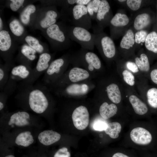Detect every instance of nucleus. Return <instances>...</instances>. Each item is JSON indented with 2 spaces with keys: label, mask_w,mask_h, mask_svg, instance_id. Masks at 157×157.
<instances>
[{
  "label": "nucleus",
  "mask_w": 157,
  "mask_h": 157,
  "mask_svg": "<svg viewBox=\"0 0 157 157\" xmlns=\"http://www.w3.org/2000/svg\"><path fill=\"white\" fill-rule=\"evenodd\" d=\"M112 157H129L122 153L118 152L115 154Z\"/></svg>",
  "instance_id": "c03bdc74"
},
{
  "label": "nucleus",
  "mask_w": 157,
  "mask_h": 157,
  "mask_svg": "<svg viewBox=\"0 0 157 157\" xmlns=\"http://www.w3.org/2000/svg\"><path fill=\"white\" fill-rule=\"evenodd\" d=\"M95 80H89L70 84L49 89L55 95L59 97L76 99H83L95 89Z\"/></svg>",
  "instance_id": "7ed1b4c3"
},
{
  "label": "nucleus",
  "mask_w": 157,
  "mask_h": 157,
  "mask_svg": "<svg viewBox=\"0 0 157 157\" xmlns=\"http://www.w3.org/2000/svg\"><path fill=\"white\" fill-rule=\"evenodd\" d=\"M108 123L104 120L101 119H97L94 121L92 127L94 130L97 131L105 130Z\"/></svg>",
  "instance_id": "4c0bfd02"
},
{
  "label": "nucleus",
  "mask_w": 157,
  "mask_h": 157,
  "mask_svg": "<svg viewBox=\"0 0 157 157\" xmlns=\"http://www.w3.org/2000/svg\"><path fill=\"white\" fill-rule=\"evenodd\" d=\"M60 27L59 24H55L47 28V33L57 44H61L62 48H69L72 42L68 35L67 28L63 30Z\"/></svg>",
  "instance_id": "9b49d317"
},
{
  "label": "nucleus",
  "mask_w": 157,
  "mask_h": 157,
  "mask_svg": "<svg viewBox=\"0 0 157 157\" xmlns=\"http://www.w3.org/2000/svg\"><path fill=\"white\" fill-rule=\"evenodd\" d=\"M35 10L34 5L30 4L27 6L20 15V19L22 22L25 24H28L30 22L31 15L34 13Z\"/></svg>",
  "instance_id": "2f4dec72"
},
{
  "label": "nucleus",
  "mask_w": 157,
  "mask_h": 157,
  "mask_svg": "<svg viewBox=\"0 0 157 157\" xmlns=\"http://www.w3.org/2000/svg\"><path fill=\"white\" fill-rule=\"evenodd\" d=\"M146 97L149 106L153 108L157 109V88H149L147 91Z\"/></svg>",
  "instance_id": "c756f323"
},
{
  "label": "nucleus",
  "mask_w": 157,
  "mask_h": 157,
  "mask_svg": "<svg viewBox=\"0 0 157 157\" xmlns=\"http://www.w3.org/2000/svg\"><path fill=\"white\" fill-rule=\"evenodd\" d=\"M129 22V19L126 14L120 13H116L110 22L111 35L114 32L117 28L126 26Z\"/></svg>",
  "instance_id": "a211bd4d"
},
{
  "label": "nucleus",
  "mask_w": 157,
  "mask_h": 157,
  "mask_svg": "<svg viewBox=\"0 0 157 157\" xmlns=\"http://www.w3.org/2000/svg\"><path fill=\"white\" fill-rule=\"evenodd\" d=\"M72 119L75 127L79 130H83L88 126L89 113L87 107L80 105L76 107L72 113Z\"/></svg>",
  "instance_id": "f8f14e48"
},
{
  "label": "nucleus",
  "mask_w": 157,
  "mask_h": 157,
  "mask_svg": "<svg viewBox=\"0 0 157 157\" xmlns=\"http://www.w3.org/2000/svg\"><path fill=\"white\" fill-rule=\"evenodd\" d=\"M9 27L12 33L17 36H21L24 31L23 27L16 19H14L10 22Z\"/></svg>",
  "instance_id": "f704fd0d"
},
{
  "label": "nucleus",
  "mask_w": 157,
  "mask_h": 157,
  "mask_svg": "<svg viewBox=\"0 0 157 157\" xmlns=\"http://www.w3.org/2000/svg\"><path fill=\"white\" fill-rule=\"evenodd\" d=\"M98 82L105 85H104L103 89L96 87V88L106 95L110 101L114 104H118L120 102L122 98L121 93L119 87L117 84L111 82H107V83H106L105 84L99 81Z\"/></svg>",
  "instance_id": "4468645a"
},
{
  "label": "nucleus",
  "mask_w": 157,
  "mask_h": 157,
  "mask_svg": "<svg viewBox=\"0 0 157 157\" xmlns=\"http://www.w3.org/2000/svg\"><path fill=\"white\" fill-rule=\"evenodd\" d=\"M144 44L148 50L157 54V33L153 31L148 33Z\"/></svg>",
  "instance_id": "393cba45"
},
{
  "label": "nucleus",
  "mask_w": 157,
  "mask_h": 157,
  "mask_svg": "<svg viewBox=\"0 0 157 157\" xmlns=\"http://www.w3.org/2000/svg\"><path fill=\"white\" fill-rule=\"evenodd\" d=\"M150 77L152 82L157 85V68L151 69L150 73Z\"/></svg>",
  "instance_id": "37998d69"
},
{
  "label": "nucleus",
  "mask_w": 157,
  "mask_h": 157,
  "mask_svg": "<svg viewBox=\"0 0 157 157\" xmlns=\"http://www.w3.org/2000/svg\"><path fill=\"white\" fill-rule=\"evenodd\" d=\"M129 100L135 113L139 115H143L148 111L146 105L134 95H130Z\"/></svg>",
  "instance_id": "aec40b11"
},
{
  "label": "nucleus",
  "mask_w": 157,
  "mask_h": 157,
  "mask_svg": "<svg viewBox=\"0 0 157 157\" xmlns=\"http://www.w3.org/2000/svg\"><path fill=\"white\" fill-rule=\"evenodd\" d=\"M127 68L134 73H136L139 71V69L135 62L128 61L126 63Z\"/></svg>",
  "instance_id": "79ce46f5"
},
{
  "label": "nucleus",
  "mask_w": 157,
  "mask_h": 157,
  "mask_svg": "<svg viewBox=\"0 0 157 157\" xmlns=\"http://www.w3.org/2000/svg\"><path fill=\"white\" fill-rule=\"evenodd\" d=\"M118 2H123L126 1V0H119L117 1Z\"/></svg>",
  "instance_id": "de8ad7c7"
},
{
  "label": "nucleus",
  "mask_w": 157,
  "mask_h": 157,
  "mask_svg": "<svg viewBox=\"0 0 157 157\" xmlns=\"http://www.w3.org/2000/svg\"><path fill=\"white\" fill-rule=\"evenodd\" d=\"M32 70L29 66L22 64L13 67L3 91L8 96L11 95L17 89L18 85L29 77Z\"/></svg>",
  "instance_id": "0eeeda50"
},
{
  "label": "nucleus",
  "mask_w": 157,
  "mask_h": 157,
  "mask_svg": "<svg viewBox=\"0 0 157 157\" xmlns=\"http://www.w3.org/2000/svg\"><path fill=\"white\" fill-rule=\"evenodd\" d=\"M71 55L67 53L51 62L44 73L43 78L44 84L48 87L61 77L70 64Z\"/></svg>",
  "instance_id": "20e7f679"
},
{
  "label": "nucleus",
  "mask_w": 157,
  "mask_h": 157,
  "mask_svg": "<svg viewBox=\"0 0 157 157\" xmlns=\"http://www.w3.org/2000/svg\"><path fill=\"white\" fill-rule=\"evenodd\" d=\"M148 34L144 30L137 31L135 34V43L138 44L144 43Z\"/></svg>",
  "instance_id": "c9c22d12"
},
{
  "label": "nucleus",
  "mask_w": 157,
  "mask_h": 157,
  "mask_svg": "<svg viewBox=\"0 0 157 157\" xmlns=\"http://www.w3.org/2000/svg\"><path fill=\"white\" fill-rule=\"evenodd\" d=\"M12 67L8 64L0 65V90L1 91H3L5 88L8 80L10 74Z\"/></svg>",
  "instance_id": "a878e982"
},
{
  "label": "nucleus",
  "mask_w": 157,
  "mask_h": 157,
  "mask_svg": "<svg viewBox=\"0 0 157 157\" xmlns=\"http://www.w3.org/2000/svg\"><path fill=\"white\" fill-rule=\"evenodd\" d=\"M70 15L71 22L74 26L82 27L88 30L92 27V19L86 6L77 5L74 6Z\"/></svg>",
  "instance_id": "1a4fd4ad"
},
{
  "label": "nucleus",
  "mask_w": 157,
  "mask_h": 157,
  "mask_svg": "<svg viewBox=\"0 0 157 157\" xmlns=\"http://www.w3.org/2000/svg\"><path fill=\"white\" fill-rule=\"evenodd\" d=\"M4 157H15L14 155H8L4 156Z\"/></svg>",
  "instance_id": "49530a36"
},
{
  "label": "nucleus",
  "mask_w": 157,
  "mask_h": 157,
  "mask_svg": "<svg viewBox=\"0 0 157 157\" xmlns=\"http://www.w3.org/2000/svg\"><path fill=\"white\" fill-rule=\"evenodd\" d=\"M17 89L15 98L23 108L41 115L46 114L51 110L53 97L44 84H19Z\"/></svg>",
  "instance_id": "f257e3e1"
},
{
  "label": "nucleus",
  "mask_w": 157,
  "mask_h": 157,
  "mask_svg": "<svg viewBox=\"0 0 157 157\" xmlns=\"http://www.w3.org/2000/svg\"><path fill=\"white\" fill-rule=\"evenodd\" d=\"M36 51L34 49L26 45L23 46L21 49L22 55L29 61H32L36 58Z\"/></svg>",
  "instance_id": "72a5a7b5"
},
{
  "label": "nucleus",
  "mask_w": 157,
  "mask_h": 157,
  "mask_svg": "<svg viewBox=\"0 0 157 157\" xmlns=\"http://www.w3.org/2000/svg\"><path fill=\"white\" fill-rule=\"evenodd\" d=\"M121 129V126L120 123L117 122H113L108 124L104 131L111 138L115 139L118 137Z\"/></svg>",
  "instance_id": "cd10ccee"
},
{
  "label": "nucleus",
  "mask_w": 157,
  "mask_h": 157,
  "mask_svg": "<svg viewBox=\"0 0 157 157\" xmlns=\"http://www.w3.org/2000/svg\"><path fill=\"white\" fill-rule=\"evenodd\" d=\"M102 29L98 26L93 28L94 44L104 59L109 62L116 55V47L113 39L104 33Z\"/></svg>",
  "instance_id": "39448f33"
},
{
  "label": "nucleus",
  "mask_w": 157,
  "mask_h": 157,
  "mask_svg": "<svg viewBox=\"0 0 157 157\" xmlns=\"http://www.w3.org/2000/svg\"><path fill=\"white\" fill-rule=\"evenodd\" d=\"M51 55L48 53H44L40 55L35 67L32 69L29 77L19 84L33 85L39 77L44 73L52 60Z\"/></svg>",
  "instance_id": "9d476101"
},
{
  "label": "nucleus",
  "mask_w": 157,
  "mask_h": 157,
  "mask_svg": "<svg viewBox=\"0 0 157 157\" xmlns=\"http://www.w3.org/2000/svg\"><path fill=\"white\" fill-rule=\"evenodd\" d=\"M95 79L94 76L85 69L73 67L67 70L55 83L48 87L51 89L70 84Z\"/></svg>",
  "instance_id": "423d86ee"
},
{
  "label": "nucleus",
  "mask_w": 157,
  "mask_h": 157,
  "mask_svg": "<svg viewBox=\"0 0 157 157\" xmlns=\"http://www.w3.org/2000/svg\"><path fill=\"white\" fill-rule=\"evenodd\" d=\"M60 138L59 133L51 130L44 131L41 132L38 136L39 142L45 146L52 144L58 141Z\"/></svg>",
  "instance_id": "f3484780"
},
{
  "label": "nucleus",
  "mask_w": 157,
  "mask_h": 157,
  "mask_svg": "<svg viewBox=\"0 0 157 157\" xmlns=\"http://www.w3.org/2000/svg\"></svg>",
  "instance_id": "09e8293b"
},
{
  "label": "nucleus",
  "mask_w": 157,
  "mask_h": 157,
  "mask_svg": "<svg viewBox=\"0 0 157 157\" xmlns=\"http://www.w3.org/2000/svg\"><path fill=\"white\" fill-rule=\"evenodd\" d=\"M117 110V107L115 104H109L107 102H104L100 106L99 111L101 117L106 120L115 115Z\"/></svg>",
  "instance_id": "6ab92c4d"
},
{
  "label": "nucleus",
  "mask_w": 157,
  "mask_h": 157,
  "mask_svg": "<svg viewBox=\"0 0 157 157\" xmlns=\"http://www.w3.org/2000/svg\"><path fill=\"white\" fill-rule=\"evenodd\" d=\"M101 0H91L86 6L88 14L91 19L95 20Z\"/></svg>",
  "instance_id": "7c9ffc66"
},
{
  "label": "nucleus",
  "mask_w": 157,
  "mask_h": 157,
  "mask_svg": "<svg viewBox=\"0 0 157 157\" xmlns=\"http://www.w3.org/2000/svg\"><path fill=\"white\" fill-rule=\"evenodd\" d=\"M11 44V40L8 32L5 30L0 32V50L3 52L8 51Z\"/></svg>",
  "instance_id": "c85d7f7f"
},
{
  "label": "nucleus",
  "mask_w": 157,
  "mask_h": 157,
  "mask_svg": "<svg viewBox=\"0 0 157 157\" xmlns=\"http://www.w3.org/2000/svg\"><path fill=\"white\" fill-rule=\"evenodd\" d=\"M122 75L124 81L127 84L131 86L134 85L135 77L131 72L125 69L123 71Z\"/></svg>",
  "instance_id": "e433bc0d"
},
{
  "label": "nucleus",
  "mask_w": 157,
  "mask_h": 157,
  "mask_svg": "<svg viewBox=\"0 0 157 157\" xmlns=\"http://www.w3.org/2000/svg\"><path fill=\"white\" fill-rule=\"evenodd\" d=\"M142 1L141 0H128L126 1V3L131 10L135 11L140 8Z\"/></svg>",
  "instance_id": "58836bf2"
},
{
  "label": "nucleus",
  "mask_w": 157,
  "mask_h": 157,
  "mask_svg": "<svg viewBox=\"0 0 157 157\" xmlns=\"http://www.w3.org/2000/svg\"><path fill=\"white\" fill-rule=\"evenodd\" d=\"M113 17L108 2L106 0H101L95 19L97 26L103 29L108 26Z\"/></svg>",
  "instance_id": "ddd939ff"
},
{
  "label": "nucleus",
  "mask_w": 157,
  "mask_h": 157,
  "mask_svg": "<svg viewBox=\"0 0 157 157\" xmlns=\"http://www.w3.org/2000/svg\"><path fill=\"white\" fill-rule=\"evenodd\" d=\"M53 157H71V154L67 148L64 147L59 149L55 153Z\"/></svg>",
  "instance_id": "ea45409f"
},
{
  "label": "nucleus",
  "mask_w": 157,
  "mask_h": 157,
  "mask_svg": "<svg viewBox=\"0 0 157 157\" xmlns=\"http://www.w3.org/2000/svg\"><path fill=\"white\" fill-rule=\"evenodd\" d=\"M9 115V125H15L17 126L23 127L29 124V120L31 116L27 111H19L10 113Z\"/></svg>",
  "instance_id": "dca6fc26"
},
{
  "label": "nucleus",
  "mask_w": 157,
  "mask_h": 157,
  "mask_svg": "<svg viewBox=\"0 0 157 157\" xmlns=\"http://www.w3.org/2000/svg\"><path fill=\"white\" fill-rule=\"evenodd\" d=\"M135 62L140 71L146 72L150 71V68L149 60L145 54L142 53L140 54V57H136L135 59Z\"/></svg>",
  "instance_id": "bb28decb"
},
{
  "label": "nucleus",
  "mask_w": 157,
  "mask_h": 157,
  "mask_svg": "<svg viewBox=\"0 0 157 157\" xmlns=\"http://www.w3.org/2000/svg\"><path fill=\"white\" fill-rule=\"evenodd\" d=\"M70 64L72 67L85 69L95 79L99 77L103 70L101 62L97 55L82 48L71 54Z\"/></svg>",
  "instance_id": "f03ea898"
},
{
  "label": "nucleus",
  "mask_w": 157,
  "mask_h": 157,
  "mask_svg": "<svg viewBox=\"0 0 157 157\" xmlns=\"http://www.w3.org/2000/svg\"><path fill=\"white\" fill-rule=\"evenodd\" d=\"M135 43V34L131 29H129L122 37L120 43V47L123 49L129 50Z\"/></svg>",
  "instance_id": "5701e85b"
},
{
  "label": "nucleus",
  "mask_w": 157,
  "mask_h": 157,
  "mask_svg": "<svg viewBox=\"0 0 157 157\" xmlns=\"http://www.w3.org/2000/svg\"><path fill=\"white\" fill-rule=\"evenodd\" d=\"M68 35L72 41L78 44L81 48L92 51L95 46L94 35L88 30L74 26L67 27Z\"/></svg>",
  "instance_id": "6e6552de"
},
{
  "label": "nucleus",
  "mask_w": 157,
  "mask_h": 157,
  "mask_svg": "<svg viewBox=\"0 0 157 157\" xmlns=\"http://www.w3.org/2000/svg\"><path fill=\"white\" fill-rule=\"evenodd\" d=\"M25 40L29 46L41 54L44 53V48L40 44L38 40L32 36L28 35L25 38Z\"/></svg>",
  "instance_id": "473e14b6"
},
{
  "label": "nucleus",
  "mask_w": 157,
  "mask_h": 157,
  "mask_svg": "<svg viewBox=\"0 0 157 157\" xmlns=\"http://www.w3.org/2000/svg\"><path fill=\"white\" fill-rule=\"evenodd\" d=\"M11 2L10 6L11 10L13 11H17L23 5L24 0H11Z\"/></svg>",
  "instance_id": "a19ab883"
},
{
  "label": "nucleus",
  "mask_w": 157,
  "mask_h": 157,
  "mask_svg": "<svg viewBox=\"0 0 157 157\" xmlns=\"http://www.w3.org/2000/svg\"><path fill=\"white\" fill-rule=\"evenodd\" d=\"M151 22V18L148 13H141L135 17L133 22V26L135 29L137 31L144 30L150 24Z\"/></svg>",
  "instance_id": "412c9836"
},
{
  "label": "nucleus",
  "mask_w": 157,
  "mask_h": 157,
  "mask_svg": "<svg viewBox=\"0 0 157 157\" xmlns=\"http://www.w3.org/2000/svg\"><path fill=\"white\" fill-rule=\"evenodd\" d=\"M130 137L134 143L140 145L148 144L152 140V136L150 132L141 127L133 129L130 132Z\"/></svg>",
  "instance_id": "2eb2a0df"
},
{
  "label": "nucleus",
  "mask_w": 157,
  "mask_h": 157,
  "mask_svg": "<svg viewBox=\"0 0 157 157\" xmlns=\"http://www.w3.org/2000/svg\"><path fill=\"white\" fill-rule=\"evenodd\" d=\"M3 26V24H2V20L1 19V18H0V29H1L2 27Z\"/></svg>",
  "instance_id": "a18cd8bd"
},
{
  "label": "nucleus",
  "mask_w": 157,
  "mask_h": 157,
  "mask_svg": "<svg viewBox=\"0 0 157 157\" xmlns=\"http://www.w3.org/2000/svg\"><path fill=\"white\" fill-rule=\"evenodd\" d=\"M58 17V13L56 10H49L47 12L45 17L40 21L41 26L43 28H48L56 24Z\"/></svg>",
  "instance_id": "b1692460"
},
{
  "label": "nucleus",
  "mask_w": 157,
  "mask_h": 157,
  "mask_svg": "<svg viewBox=\"0 0 157 157\" xmlns=\"http://www.w3.org/2000/svg\"><path fill=\"white\" fill-rule=\"evenodd\" d=\"M34 141L33 137L30 131L22 132L16 136L15 142L18 146L27 147L32 144Z\"/></svg>",
  "instance_id": "4be33fe9"
}]
</instances>
